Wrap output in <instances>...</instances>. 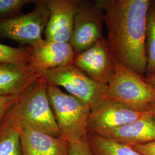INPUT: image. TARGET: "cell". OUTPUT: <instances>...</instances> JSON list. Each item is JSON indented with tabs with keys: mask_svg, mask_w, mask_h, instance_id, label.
Returning a JSON list of instances; mask_svg holds the SVG:
<instances>
[{
	"mask_svg": "<svg viewBox=\"0 0 155 155\" xmlns=\"http://www.w3.org/2000/svg\"><path fill=\"white\" fill-rule=\"evenodd\" d=\"M0 155H22L20 129L4 120L0 122Z\"/></svg>",
	"mask_w": 155,
	"mask_h": 155,
	"instance_id": "cell-16",
	"label": "cell"
},
{
	"mask_svg": "<svg viewBox=\"0 0 155 155\" xmlns=\"http://www.w3.org/2000/svg\"><path fill=\"white\" fill-rule=\"evenodd\" d=\"M101 136L129 146L155 141V116L150 112L138 120L104 133Z\"/></svg>",
	"mask_w": 155,
	"mask_h": 155,
	"instance_id": "cell-13",
	"label": "cell"
},
{
	"mask_svg": "<svg viewBox=\"0 0 155 155\" xmlns=\"http://www.w3.org/2000/svg\"><path fill=\"white\" fill-rule=\"evenodd\" d=\"M68 155H94L87 139L69 143Z\"/></svg>",
	"mask_w": 155,
	"mask_h": 155,
	"instance_id": "cell-20",
	"label": "cell"
},
{
	"mask_svg": "<svg viewBox=\"0 0 155 155\" xmlns=\"http://www.w3.org/2000/svg\"><path fill=\"white\" fill-rule=\"evenodd\" d=\"M80 2L81 0H46L50 16L45 29V39L70 43Z\"/></svg>",
	"mask_w": 155,
	"mask_h": 155,
	"instance_id": "cell-11",
	"label": "cell"
},
{
	"mask_svg": "<svg viewBox=\"0 0 155 155\" xmlns=\"http://www.w3.org/2000/svg\"><path fill=\"white\" fill-rule=\"evenodd\" d=\"M47 94L60 132V137L68 143L87 139L91 112L89 106L54 85L48 84Z\"/></svg>",
	"mask_w": 155,
	"mask_h": 155,
	"instance_id": "cell-3",
	"label": "cell"
},
{
	"mask_svg": "<svg viewBox=\"0 0 155 155\" xmlns=\"http://www.w3.org/2000/svg\"><path fill=\"white\" fill-rule=\"evenodd\" d=\"M20 95L0 97V122Z\"/></svg>",
	"mask_w": 155,
	"mask_h": 155,
	"instance_id": "cell-21",
	"label": "cell"
},
{
	"mask_svg": "<svg viewBox=\"0 0 155 155\" xmlns=\"http://www.w3.org/2000/svg\"><path fill=\"white\" fill-rule=\"evenodd\" d=\"M148 112H140L121 102L106 100L91 110L88 123V132L102 135L113 129L134 121Z\"/></svg>",
	"mask_w": 155,
	"mask_h": 155,
	"instance_id": "cell-9",
	"label": "cell"
},
{
	"mask_svg": "<svg viewBox=\"0 0 155 155\" xmlns=\"http://www.w3.org/2000/svg\"><path fill=\"white\" fill-rule=\"evenodd\" d=\"M87 141L95 155H143L131 146L100 135L88 133Z\"/></svg>",
	"mask_w": 155,
	"mask_h": 155,
	"instance_id": "cell-15",
	"label": "cell"
},
{
	"mask_svg": "<svg viewBox=\"0 0 155 155\" xmlns=\"http://www.w3.org/2000/svg\"><path fill=\"white\" fill-rule=\"evenodd\" d=\"M48 84L39 79L22 93L2 120L60 137L47 94Z\"/></svg>",
	"mask_w": 155,
	"mask_h": 155,
	"instance_id": "cell-2",
	"label": "cell"
},
{
	"mask_svg": "<svg viewBox=\"0 0 155 155\" xmlns=\"http://www.w3.org/2000/svg\"><path fill=\"white\" fill-rule=\"evenodd\" d=\"M115 73L107 84V100L121 102L140 112H150L155 89L144 77L115 61Z\"/></svg>",
	"mask_w": 155,
	"mask_h": 155,
	"instance_id": "cell-5",
	"label": "cell"
},
{
	"mask_svg": "<svg viewBox=\"0 0 155 155\" xmlns=\"http://www.w3.org/2000/svg\"><path fill=\"white\" fill-rule=\"evenodd\" d=\"M150 113L155 116V102L153 103L150 107Z\"/></svg>",
	"mask_w": 155,
	"mask_h": 155,
	"instance_id": "cell-24",
	"label": "cell"
},
{
	"mask_svg": "<svg viewBox=\"0 0 155 155\" xmlns=\"http://www.w3.org/2000/svg\"><path fill=\"white\" fill-rule=\"evenodd\" d=\"M104 12L97 0H81L70 41L75 54L88 49L103 37Z\"/></svg>",
	"mask_w": 155,
	"mask_h": 155,
	"instance_id": "cell-7",
	"label": "cell"
},
{
	"mask_svg": "<svg viewBox=\"0 0 155 155\" xmlns=\"http://www.w3.org/2000/svg\"><path fill=\"white\" fill-rule=\"evenodd\" d=\"M20 129L22 155H68L69 143L26 126Z\"/></svg>",
	"mask_w": 155,
	"mask_h": 155,
	"instance_id": "cell-12",
	"label": "cell"
},
{
	"mask_svg": "<svg viewBox=\"0 0 155 155\" xmlns=\"http://www.w3.org/2000/svg\"><path fill=\"white\" fill-rule=\"evenodd\" d=\"M31 0H0V18H8L19 15L22 8Z\"/></svg>",
	"mask_w": 155,
	"mask_h": 155,
	"instance_id": "cell-19",
	"label": "cell"
},
{
	"mask_svg": "<svg viewBox=\"0 0 155 155\" xmlns=\"http://www.w3.org/2000/svg\"><path fill=\"white\" fill-rule=\"evenodd\" d=\"M147 67L144 77H155V0H151L146 22Z\"/></svg>",
	"mask_w": 155,
	"mask_h": 155,
	"instance_id": "cell-17",
	"label": "cell"
},
{
	"mask_svg": "<svg viewBox=\"0 0 155 155\" xmlns=\"http://www.w3.org/2000/svg\"><path fill=\"white\" fill-rule=\"evenodd\" d=\"M38 75L48 84L61 86L68 94L83 101L91 110L107 100V86L93 80L73 64L44 71Z\"/></svg>",
	"mask_w": 155,
	"mask_h": 155,
	"instance_id": "cell-4",
	"label": "cell"
},
{
	"mask_svg": "<svg viewBox=\"0 0 155 155\" xmlns=\"http://www.w3.org/2000/svg\"><path fill=\"white\" fill-rule=\"evenodd\" d=\"M28 47V66L38 74L46 70L72 64L76 55L70 43L43 39Z\"/></svg>",
	"mask_w": 155,
	"mask_h": 155,
	"instance_id": "cell-10",
	"label": "cell"
},
{
	"mask_svg": "<svg viewBox=\"0 0 155 155\" xmlns=\"http://www.w3.org/2000/svg\"><path fill=\"white\" fill-rule=\"evenodd\" d=\"M29 59L28 47L15 48L0 44V62L28 64Z\"/></svg>",
	"mask_w": 155,
	"mask_h": 155,
	"instance_id": "cell-18",
	"label": "cell"
},
{
	"mask_svg": "<svg viewBox=\"0 0 155 155\" xmlns=\"http://www.w3.org/2000/svg\"><path fill=\"white\" fill-rule=\"evenodd\" d=\"M72 64L93 80L106 85L115 73V61L104 36L88 49L76 54Z\"/></svg>",
	"mask_w": 155,
	"mask_h": 155,
	"instance_id": "cell-8",
	"label": "cell"
},
{
	"mask_svg": "<svg viewBox=\"0 0 155 155\" xmlns=\"http://www.w3.org/2000/svg\"><path fill=\"white\" fill-rule=\"evenodd\" d=\"M131 147L141 155H155V141Z\"/></svg>",
	"mask_w": 155,
	"mask_h": 155,
	"instance_id": "cell-22",
	"label": "cell"
},
{
	"mask_svg": "<svg viewBox=\"0 0 155 155\" xmlns=\"http://www.w3.org/2000/svg\"><path fill=\"white\" fill-rule=\"evenodd\" d=\"M144 79L148 83H150L155 89V77L150 78L144 77Z\"/></svg>",
	"mask_w": 155,
	"mask_h": 155,
	"instance_id": "cell-23",
	"label": "cell"
},
{
	"mask_svg": "<svg viewBox=\"0 0 155 155\" xmlns=\"http://www.w3.org/2000/svg\"><path fill=\"white\" fill-rule=\"evenodd\" d=\"M39 78L28 64L0 62V97L20 95Z\"/></svg>",
	"mask_w": 155,
	"mask_h": 155,
	"instance_id": "cell-14",
	"label": "cell"
},
{
	"mask_svg": "<svg viewBox=\"0 0 155 155\" xmlns=\"http://www.w3.org/2000/svg\"><path fill=\"white\" fill-rule=\"evenodd\" d=\"M33 11L8 18H0V38L33 45L43 40L50 16L46 0L35 1Z\"/></svg>",
	"mask_w": 155,
	"mask_h": 155,
	"instance_id": "cell-6",
	"label": "cell"
},
{
	"mask_svg": "<svg viewBox=\"0 0 155 155\" xmlns=\"http://www.w3.org/2000/svg\"><path fill=\"white\" fill-rule=\"evenodd\" d=\"M104 12L106 41L114 61L145 77L146 22L151 0H97Z\"/></svg>",
	"mask_w": 155,
	"mask_h": 155,
	"instance_id": "cell-1",
	"label": "cell"
}]
</instances>
